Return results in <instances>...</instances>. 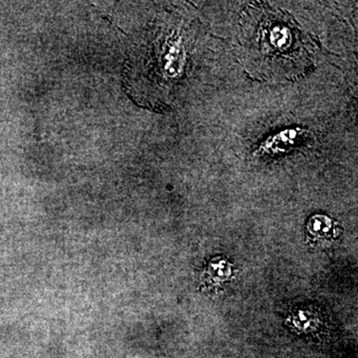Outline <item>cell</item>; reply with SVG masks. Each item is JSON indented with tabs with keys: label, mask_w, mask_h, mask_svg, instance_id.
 Listing matches in <instances>:
<instances>
[{
	"label": "cell",
	"mask_w": 358,
	"mask_h": 358,
	"mask_svg": "<svg viewBox=\"0 0 358 358\" xmlns=\"http://www.w3.org/2000/svg\"><path fill=\"white\" fill-rule=\"evenodd\" d=\"M239 25L240 53L253 76L291 80L312 67L315 45L286 11L252 4Z\"/></svg>",
	"instance_id": "obj_2"
},
{
	"label": "cell",
	"mask_w": 358,
	"mask_h": 358,
	"mask_svg": "<svg viewBox=\"0 0 358 358\" xmlns=\"http://www.w3.org/2000/svg\"><path fill=\"white\" fill-rule=\"evenodd\" d=\"M192 41L187 23L178 16L155 21L127 63L124 83L131 98L148 109L167 107L187 72Z\"/></svg>",
	"instance_id": "obj_1"
},
{
	"label": "cell",
	"mask_w": 358,
	"mask_h": 358,
	"mask_svg": "<svg viewBox=\"0 0 358 358\" xmlns=\"http://www.w3.org/2000/svg\"><path fill=\"white\" fill-rule=\"evenodd\" d=\"M308 140L307 131L301 129H289L281 133L274 134L264 141L260 147L263 155L275 157L277 155L286 154L294 148L301 147Z\"/></svg>",
	"instance_id": "obj_3"
},
{
	"label": "cell",
	"mask_w": 358,
	"mask_h": 358,
	"mask_svg": "<svg viewBox=\"0 0 358 358\" xmlns=\"http://www.w3.org/2000/svg\"><path fill=\"white\" fill-rule=\"evenodd\" d=\"M308 231L315 238H329L333 234V220L324 215L313 216L308 221Z\"/></svg>",
	"instance_id": "obj_4"
}]
</instances>
